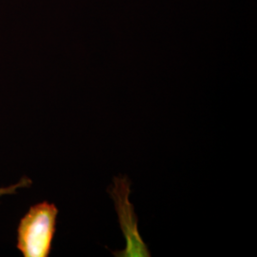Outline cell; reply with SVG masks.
Returning <instances> with one entry per match:
<instances>
[{"label":"cell","mask_w":257,"mask_h":257,"mask_svg":"<svg viewBox=\"0 0 257 257\" xmlns=\"http://www.w3.org/2000/svg\"><path fill=\"white\" fill-rule=\"evenodd\" d=\"M58 209L42 201L32 206L19 221L17 248L24 257L50 255L56 230Z\"/></svg>","instance_id":"1"},{"label":"cell","mask_w":257,"mask_h":257,"mask_svg":"<svg viewBox=\"0 0 257 257\" xmlns=\"http://www.w3.org/2000/svg\"><path fill=\"white\" fill-rule=\"evenodd\" d=\"M117 212L120 228L126 238V248L119 251H112L117 257H150L151 252L147 245L139 234L138 217L133 204L128 200L131 182L127 176H118L108 189Z\"/></svg>","instance_id":"2"},{"label":"cell","mask_w":257,"mask_h":257,"mask_svg":"<svg viewBox=\"0 0 257 257\" xmlns=\"http://www.w3.org/2000/svg\"><path fill=\"white\" fill-rule=\"evenodd\" d=\"M31 184H32L31 179H29L28 177H23L19 180L18 183L13 184L8 187H1L0 188V198L5 195H8V194H14L19 189L29 187Z\"/></svg>","instance_id":"3"}]
</instances>
